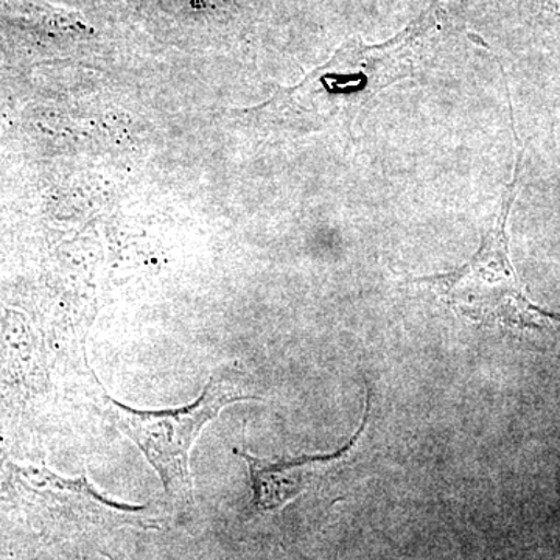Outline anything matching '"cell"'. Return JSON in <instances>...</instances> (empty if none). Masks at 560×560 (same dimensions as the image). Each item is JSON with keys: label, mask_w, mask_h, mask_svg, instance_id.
Instances as JSON below:
<instances>
[{"label": "cell", "mask_w": 560, "mask_h": 560, "mask_svg": "<svg viewBox=\"0 0 560 560\" xmlns=\"http://www.w3.org/2000/svg\"><path fill=\"white\" fill-rule=\"evenodd\" d=\"M371 394L366 389L364 411L359 429L353 431L342 447L331 453L319 455H302L296 458L265 459L257 458L253 453L235 451L248 464L250 486H253V508L259 512L275 511L296 499L312 480L319 467L331 466L348 456L361 440L370 420Z\"/></svg>", "instance_id": "3957f363"}, {"label": "cell", "mask_w": 560, "mask_h": 560, "mask_svg": "<svg viewBox=\"0 0 560 560\" xmlns=\"http://www.w3.org/2000/svg\"><path fill=\"white\" fill-rule=\"evenodd\" d=\"M515 140L518 151L514 178L504 191L495 221L482 235L480 248L458 270L423 278L420 282L427 283L448 307L474 323L504 329L560 330V313L545 311L530 302L512 267L506 228L521 189L523 161V147L517 135Z\"/></svg>", "instance_id": "6da1fadb"}, {"label": "cell", "mask_w": 560, "mask_h": 560, "mask_svg": "<svg viewBox=\"0 0 560 560\" xmlns=\"http://www.w3.org/2000/svg\"><path fill=\"white\" fill-rule=\"evenodd\" d=\"M105 418L140 448L171 497H191L190 452L202 429L235 401L259 400L235 366H221L201 396L189 405L162 411H140L119 404L102 390Z\"/></svg>", "instance_id": "7a4b0ae2"}]
</instances>
